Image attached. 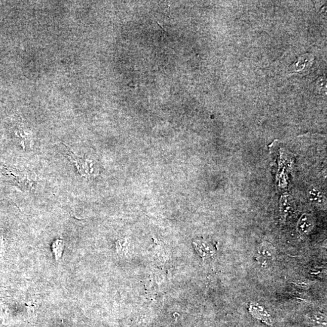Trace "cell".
Wrapping results in <instances>:
<instances>
[{
	"label": "cell",
	"instance_id": "cell-5",
	"mask_svg": "<svg viewBox=\"0 0 327 327\" xmlns=\"http://www.w3.org/2000/svg\"><path fill=\"white\" fill-rule=\"evenodd\" d=\"M194 244L198 255L203 259L212 257L215 253L213 247L206 241L198 240L195 241Z\"/></svg>",
	"mask_w": 327,
	"mask_h": 327
},
{
	"label": "cell",
	"instance_id": "cell-6",
	"mask_svg": "<svg viewBox=\"0 0 327 327\" xmlns=\"http://www.w3.org/2000/svg\"><path fill=\"white\" fill-rule=\"evenodd\" d=\"M308 198L311 203L316 204H321L325 200L323 192L317 188L311 187L308 191Z\"/></svg>",
	"mask_w": 327,
	"mask_h": 327
},
{
	"label": "cell",
	"instance_id": "cell-9",
	"mask_svg": "<svg viewBox=\"0 0 327 327\" xmlns=\"http://www.w3.org/2000/svg\"><path fill=\"white\" fill-rule=\"evenodd\" d=\"M296 286L300 287H304V288L307 289L308 287V284L304 282V281H299L298 282L295 283Z\"/></svg>",
	"mask_w": 327,
	"mask_h": 327
},
{
	"label": "cell",
	"instance_id": "cell-4",
	"mask_svg": "<svg viewBox=\"0 0 327 327\" xmlns=\"http://www.w3.org/2000/svg\"><path fill=\"white\" fill-rule=\"evenodd\" d=\"M306 322L312 327H326V316L319 311H312L305 316Z\"/></svg>",
	"mask_w": 327,
	"mask_h": 327
},
{
	"label": "cell",
	"instance_id": "cell-1",
	"mask_svg": "<svg viewBox=\"0 0 327 327\" xmlns=\"http://www.w3.org/2000/svg\"><path fill=\"white\" fill-rule=\"evenodd\" d=\"M276 256V250L271 244L264 242L258 247L256 259L262 266H267L274 261Z\"/></svg>",
	"mask_w": 327,
	"mask_h": 327
},
{
	"label": "cell",
	"instance_id": "cell-3",
	"mask_svg": "<svg viewBox=\"0 0 327 327\" xmlns=\"http://www.w3.org/2000/svg\"><path fill=\"white\" fill-rule=\"evenodd\" d=\"M315 222L313 216L309 214H304L299 219L297 225V230L299 233L308 235L313 230Z\"/></svg>",
	"mask_w": 327,
	"mask_h": 327
},
{
	"label": "cell",
	"instance_id": "cell-8",
	"mask_svg": "<svg viewBox=\"0 0 327 327\" xmlns=\"http://www.w3.org/2000/svg\"><path fill=\"white\" fill-rule=\"evenodd\" d=\"M292 209L291 204L288 201V198H283L281 201V212L283 218H286Z\"/></svg>",
	"mask_w": 327,
	"mask_h": 327
},
{
	"label": "cell",
	"instance_id": "cell-7",
	"mask_svg": "<svg viewBox=\"0 0 327 327\" xmlns=\"http://www.w3.org/2000/svg\"><path fill=\"white\" fill-rule=\"evenodd\" d=\"M64 249H65V244H64L62 240H57L53 244L52 250H53L55 256H56L57 261H59L62 258Z\"/></svg>",
	"mask_w": 327,
	"mask_h": 327
},
{
	"label": "cell",
	"instance_id": "cell-2",
	"mask_svg": "<svg viewBox=\"0 0 327 327\" xmlns=\"http://www.w3.org/2000/svg\"><path fill=\"white\" fill-rule=\"evenodd\" d=\"M249 311L254 318L261 320V322L267 325H273V320H272L270 314L260 304L254 303V302L250 303Z\"/></svg>",
	"mask_w": 327,
	"mask_h": 327
}]
</instances>
